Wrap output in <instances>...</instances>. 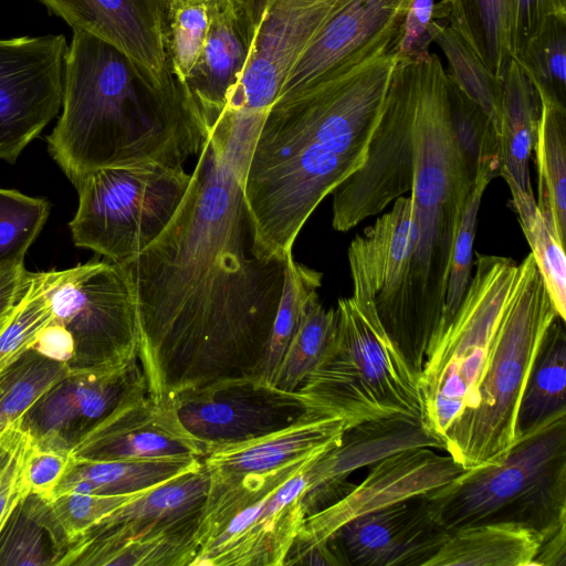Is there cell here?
Wrapping results in <instances>:
<instances>
[{
	"label": "cell",
	"mask_w": 566,
	"mask_h": 566,
	"mask_svg": "<svg viewBox=\"0 0 566 566\" xmlns=\"http://www.w3.org/2000/svg\"><path fill=\"white\" fill-rule=\"evenodd\" d=\"M448 103L459 148L473 178L480 171L492 179L499 177L502 169L500 134L489 116L449 77Z\"/></svg>",
	"instance_id": "cell-36"
},
{
	"label": "cell",
	"mask_w": 566,
	"mask_h": 566,
	"mask_svg": "<svg viewBox=\"0 0 566 566\" xmlns=\"http://www.w3.org/2000/svg\"><path fill=\"white\" fill-rule=\"evenodd\" d=\"M537 93V92H536ZM539 117L533 150L537 206L562 241L566 238V104L537 93Z\"/></svg>",
	"instance_id": "cell-29"
},
{
	"label": "cell",
	"mask_w": 566,
	"mask_h": 566,
	"mask_svg": "<svg viewBox=\"0 0 566 566\" xmlns=\"http://www.w3.org/2000/svg\"><path fill=\"white\" fill-rule=\"evenodd\" d=\"M520 264V280L502 316L476 405L444 436V451L464 470L497 462L515 443L524 389L558 317L532 253Z\"/></svg>",
	"instance_id": "cell-6"
},
{
	"label": "cell",
	"mask_w": 566,
	"mask_h": 566,
	"mask_svg": "<svg viewBox=\"0 0 566 566\" xmlns=\"http://www.w3.org/2000/svg\"><path fill=\"white\" fill-rule=\"evenodd\" d=\"M63 34L0 40V159L14 164L62 107Z\"/></svg>",
	"instance_id": "cell-14"
},
{
	"label": "cell",
	"mask_w": 566,
	"mask_h": 566,
	"mask_svg": "<svg viewBox=\"0 0 566 566\" xmlns=\"http://www.w3.org/2000/svg\"><path fill=\"white\" fill-rule=\"evenodd\" d=\"M448 535L420 495L352 520L327 543L343 566H426Z\"/></svg>",
	"instance_id": "cell-19"
},
{
	"label": "cell",
	"mask_w": 566,
	"mask_h": 566,
	"mask_svg": "<svg viewBox=\"0 0 566 566\" xmlns=\"http://www.w3.org/2000/svg\"><path fill=\"white\" fill-rule=\"evenodd\" d=\"M501 177L510 188L511 202L556 314L566 321L565 242L542 214L534 193L521 189L510 176Z\"/></svg>",
	"instance_id": "cell-31"
},
{
	"label": "cell",
	"mask_w": 566,
	"mask_h": 566,
	"mask_svg": "<svg viewBox=\"0 0 566 566\" xmlns=\"http://www.w3.org/2000/svg\"><path fill=\"white\" fill-rule=\"evenodd\" d=\"M261 118L224 111L163 232L124 265L138 314L147 395L189 392L253 377L281 301L285 260L252 253L243 177Z\"/></svg>",
	"instance_id": "cell-1"
},
{
	"label": "cell",
	"mask_w": 566,
	"mask_h": 566,
	"mask_svg": "<svg viewBox=\"0 0 566 566\" xmlns=\"http://www.w3.org/2000/svg\"><path fill=\"white\" fill-rule=\"evenodd\" d=\"M433 42L442 50L448 77L489 116L500 134L504 82L494 76L448 23L438 24Z\"/></svg>",
	"instance_id": "cell-37"
},
{
	"label": "cell",
	"mask_w": 566,
	"mask_h": 566,
	"mask_svg": "<svg viewBox=\"0 0 566 566\" xmlns=\"http://www.w3.org/2000/svg\"><path fill=\"white\" fill-rule=\"evenodd\" d=\"M69 371L65 363L25 352L0 375V431L20 419L32 403Z\"/></svg>",
	"instance_id": "cell-38"
},
{
	"label": "cell",
	"mask_w": 566,
	"mask_h": 566,
	"mask_svg": "<svg viewBox=\"0 0 566 566\" xmlns=\"http://www.w3.org/2000/svg\"><path fill=\"white\" fill-rule=\"evenodd\" d=\"M416 447L444 450L443 443L420 420L388 418L345 430L340 441L321 454L310 468V480L303 496L306 515L346 495L355 485L348 478L357 469Z\"/></svg>",
	"instance_id": "cell-23"
},
{
	"label": "cell",
	"mask_w": 566,
	"mask_h": 566,
	"mask_svg": "<svg viewBox=\"0 0 566 566\" xmlns=\"http://www.w3.org/2000/svg\"><path fill=\"white\" fill-rule=\"evenodd\" d=\"M566 527L542 542L533 566L566 565Z\"/></svg>",
	"instance_id": "cell-51"
},
{
	"label": "cell",
	"mask_w": 566,
	"mask_h": 566,
	"mask_svg": "<svg viewBox=\"0 0 566 566\" xmlns=\"http://www.w3.org/2000/svg\"><path fill=\"white\" fill-rule=\"evenodd\" d=\"M166 45L174 75L184 83L199 57L210 24L209 2L168 4Z\"/></svg>",
	"instance_id": "cell-44"
},
{
	"label": "cell",
	"mask_w": 566,
	"mask_h": 566,
	"mask_svg": "<svg viewBox=\"0 0 566 566\" xmlns=\"http://www.w3.org/2000/svg\"><path fill=\"white\" fill-rule=\"evenodd\" d=\"M412 242L411 199L401 196L348 247L352 298L363 312L377 314L382 327L395 308Z\"/></svg>",
	"instance_id": "cell-22"
},
{
	"label": "cell",
	"mask_w": 566,
	"mask_h": 566,
	"mask_svg": "<svg viewBox=\"0 0 566 566\" xmlns=\"http://www.w3.org/2000/svg\"><path fill=\"white\" fill-rule=\"evenodd\" d=\"M50 209L45 199L0 188V266L24 263V256L42 231Z\"/></svg>",
	"instance_id": "cell-41"
},
{
	"label": "cell",
	"mask_w": 566,
	"mask_h": 566,
	"mask_svg": "<svg viewBox=\"0 0 566 566\" xmlns=\"http://www.w3.org/2000/svg\"><path fill=\"white\" fill-rule=\"evenodd\" d=\"M410 1L346 0L306 48L277 97L391 54Z\"/></svg>",
	"instance_id": "cell-16"
},
{
	"label": "cell",
	"mask_w": 566,
	"mask_h": 566,
	"mask_svg": "<svg viewBox=\"0 0 566 566\" xmlns=\"http://www.w3.org/2000/svg\"><path fill=\"white\" fill-rule=\"evenodd\" d=\"M491 180L485 172H478L465 202L452 250L443 311L436 331L452 318L470 284L478 213L482 196Z\"/></svg>",
	"instance_id": "cell-43"
},
{
	"label": "cell",
	"mask_w": 566,
	"mask_h": 566,
	"mask_svg": "<svg viewBox=\"0 0 566 566\" xmlns=\"http://www.w3.org/2000/svg\"><path fill=\"white\" fill-rule=\"evenodd\" d=\"M174 407L184 427L201 444L205 455L218 447L287 427L308 412L297 391L263 386L253 377L186 394Z\"/></svg>",
	"instance_id": "cell-17"
},
{
	"label": "cell",
	"mask_w": 566,
	"mask_h": 566,
	"mask_svg": "<svg viewBox=\"0 0 566 566\" xmlns=\"http://www.w3.org/2000/svg\"><path fill=\"white\" fill-rule=\"evenodd\" d=\"M566 15V0H507L506 29L511 57H516L552 15Z\"/></svg>",
	"instance_id": "cell-47"
},
{
	"label": "cell",
	"mask_w": 566,
	"mask_h": 566,
	"mask_svg": "<svg viewBox=\"0 0 566 566\" xmlns=\"http://www.w3.org/2000/svg\"><path fill=\"white\" fill-rule=\"evenodd\" d=\"M139 493L107 495L65 492L59 494L48 501L49 526L56 542L66 552L101 518Z\"/></svg>",
	"instance_id": "cell-42"
},
{
	"label": "cell",
	"mask_w": 566,
	"mask_h": 566,
	"mask_svg": "<svg viewBox=\"0 0 566 566\" xmlns=\"http://www.w3.org/2000/svg\"><path fill=\"white\" fill-rule=\"evenodd\" d=\"M168 4L171 3H187V2H212L216 0H166Z\"/></svg>",
	"instance_id": "cell-52"
},
{
	"label": "cell",
	"mask_w": 566,
	"mask_h": 566,
	"mask_svg": "<svg viewBox=\"0 0 566 566\" xmlns=\"http://www.w3.org/2000/svg\"><path fill=\"white\" fill-rule=\"evenodd\" d=\"M448 0H411L391 52L396 62L429 56L437 27L441 22L448 23Z\"/></svg>",
	"instance_id": "cell-46"
},
{
	"label": "cell",
	"mask_w": 566,
	"mask_h": 566,
	"mask_svg": "<svg viewBox=\"0 0 566 566\" xmlns=\"http://www.w3.org/2000/svg\"><path fill=\"white\" fill-rule=\"evenodd\" d=\"M328 449L265 473L209 481L191 566H282L307 516L310 468Z\"/></svg>",
	"instance_id": "cell-9"
},
{
	"label": "cell",
	"mask_w": 566,
	"mask_h": 566,
	"mask_svg": "<svg viewBox=\"0 0 566 566\" xmlns=\"http://www.w3.org/2000/svg\"><path fill=\"white\" fill-rule=\"evenodd\" d=\"M537 93L566 104V15H552L514 57Z\"/></svg>",
	"instance_id": "cell-39"
},
{
	"label": "cell",
	"mask_w": 566,
	"mask_h": 566,
	"mask_svg": "<svg viewBox=\"0 0 566 566\" xmlns=\"http://www.w3.org/2000/svg\"><path fill=\"white\" fill-rule=\"evenodd\" d=\"M48 501L24 496L0 531V565H59L64 549L56 542L46 518Z\"/></svg>",
	"instance_id": "cell-33"
},
{
	"label": "cell",
	"mask_w": 566,
	"mask_h": 566,
	"mask_svg": "<svg viewBox=\"0 0 566 566\" xmlns=\"http://www.w3.org/2000/svg\"><path fill=\"white\" fill-rule=\"evenodd\" d=\"M337 329L336 308L326 310L313 295L306 303L297 329L279 367L275 387L294 392L322 360Z\"/></svg>",
	"instance_id": "cell-35"
},
{
	"label": "cell",
	"mask_w": 566,
	"mask_h": 566,
	"mask_svg": "<svg viewBox=\"0 0 566 566\" xmlns=\"http://www.w3.org/2000/svg\"><path fill=\"white\" fill-rule=\"evenodd\" d=\"M190 179L182 166L157 163L87 172L74 185L78 206L69 223L74 244L127 263L163 232Z\"/></svg>",
	"instance_id": "cell-11"
},
{
	"label": "cell",
	"mask_w": 566,
	"mask_h": 566,
	"mask_svg": "<svg viewBox=\"0 0 566 566\" xmlns=\"http://www.w3.org/2000/svg\"><path fill=\"white\" fill-rule=\"evenodd\" d=\"M345 430L338 418L307 412L276 431L218 447L201 461L210 482L265 473L337 444Z\"/></svg>",
	"instance_id": "cell-24"
},
{
	"label": "cell",
	"mask_w": 566,
	"mask_h": 566,
	"mask_svg": "<svg viewBox=\"0 0 566 566\" xmlns=\"http://www.w3.org/2000/svg\"><path fill=\"white\" fill-rule=\"evenodd\" d=\"M52 310L38 272L27 270L14 307L0 318V375L32 348Z\"/></svg>",
	"instance_id": "cell-40"
},
{
	"label": "cell",
	"mask_w": 566,
	"mask_h": 566,
	"mask_svg": "<svg viewBox=\"0 0 566 566\" xmlns=\"http://www.w3.org/2000/svg\"><path fill=\"white\" fill-rule=\"evenodd\" d=\"M503 82L500 177L510 176L521 189L533 192L528 164L537 130L539 98L514 59L510 61Z\"/></svg>",
	"instance_id": "cell-28"
},
{
	"label": "cell",
	"mask_w": 566,
	"mask_h": 566,
	"mask_svg": "<svg viewBox=\"0 0 566 566\" xmlns=\"http://www.w3.org/2000/svg\"><path fill=\"white\" fill-rule=\"evenodd\" d=\"M209 489L202 461L140 492L70 546L60 566H191Z\"/></svg>",
	"instance_id": "cell-10"
},
{
	"label": "cell",
	"mask_w": 566,
	"mask_h": 566,
	"mask_svg": "<svg viewBox=\"0 0 566 566\" xmlns=\"http://www.w3.org/2000/svg\"><path fill=\"white\" fill-rule=\"evenodd\" d=\"M72 30L95 35L127 54L158 82L169 81L166 0H39Z\"/></svg>",
	"instance_id": "cell-21"
},
{
	"label": "cell",
	"mask_w": 566,
	"mask_h": 566,
	"mask_svg": "<svg viewBox=\"0 0 566 566\" xmlns=\"http://www.w3.org/2000/svg\"><path fill=\"white\" fill-rule=\"evenodd\" d=\"M345 1L235 0L249 52L226 108L264 117L306 48Z\"/></svg>",
	"instance_id": "cell-13"
},
{
	"label": "cell",
	"mask_w": 566,
	"mask_h": 566,
	"mask_svg": "<svg viewBox=\"0 0 566 566\" xmlns=\"http://www.w3.org/2000/svg\"><path fill=\"white\" fill-rule=\"evenodd\" d=\"M507 0H448V23L484 66L503 80L512 60L506 29Z\"/></svg>",
	"instance_id": "cell-32"
},
{
	"label": "cell",
	"mask_w": 566,
	"mask_h": 566,
	"mask_svg": "<svg viewBox=\"0 0 566 566\" xmlns=\"http://www.w3.org/2000/svg\"><path fill=\"white\" fill-rule=\"evenodd\" d=\"M474 274L449 323L437 329L418 376L422 426L444 446L447 430L476 405L502 316L517 286L521 264L476 254Z\"/></svg>",
	"instance_id": "cell-8"
},
{
	"label": "cell",
	"mask_w": 566,
	"mask_h": 566,
	"mask_svg": "<svg viewBox=\"0 0 566 566\" xmlns=\"http://www.w3.org/2000/svg\"><path fill=\"white\" fill-rule=\"evenodd\" d=\"M71 453L74 459L88 461L205 455L175 407L154 401L146 389L125 397L78 440Z\"/></svg>",
	"instance_id": "cell-20"
},
{
	"label": "cell",
	"mask_w": 566,
	"mask_h": 566,
	"mask_svg": "<svg viewBox=\"0 0 566 566\" xmlns=\"http://www.w3.org/2000/svg\"><path fill=\"white\" fill-rule=\"evenodd\" d=\"M337 329L322 360L296 390L308 412L345 429L388 418L421 421L418 376L384 329L350 297L337 303Z\"/></svg>",
	"instance_id": "cell-7"
},
{
	"label": "cell",
	"mask_w": 566,
	"mask_h": 566,
	"mask_svg": "<svg viewBox=\"0 0 566 566\" xmlns=\"http://www.w3.org/2000/svg\"><path fill=\"white\" fill-rule=\"evenodd\" d=\"M396 64L386 54L279 96L254 139L243 198L260 261L285 260L321 201L366 160Z\"/></svg>",
	"instance_id": "cell-3"
},
{
	"label": "cell",
	"mask_w": 566,
	"mask_h": 566,
	"mask_svg": "<svg viewBox=\"0 0 566 566\" xmlns=\"http://www.w3.org/2000/svg\"><path fill=\"white\" fill-rule=\"evenodd\" d=\"M53 316L71 333L69 370L109 368L138 360V314L127 269L92 260L38 272Z\"/></svg>",
	"instance_id": "cell-12"
},
{
	"label": "cell",
	"mask_w": 566,
	"mask_h": 566,
	"mask_svg": "<svg viewBox=\"0 0 566 566\" xmlns=\"http://www.w3.org/2000/svg\"><path fill=\"white\" fill-rule=\"evenodd\" d=\"M323 274L286 258L284 285L279 308L264 356L253 378L263 386L275 387V379L284 354L297 329L307 301L317 294Z\"/></svg>",
	"instance_id": "cell-34"
},
{
	"label": "cell",
	"mask_w": 566,
	"mask_h": 566,
	"mask_svg": "<svg viewBox=\"0 0 566 566\" xmlns=\"http://www.w3.org/2000/svg\"><path fill=\"white\" fill-rule=\"evenodd\" d=\"M25 272L24 263H8L0 266V318L17 304Z\"/></svg>",
	"instance_id": "cell-50"
},
{
	"label": "cell",
	"mask_w": 566,
	"mask_h": 566,
	"mask_svg": "<svg viewBox=\"0 0 566 566\" xmlns=\"http://www.w3.org/2000/svg\"><path fill=\"white\" fill-rule=\"evenodd\" d=\"M542 541L514 523L465 526L450 533L426 566H533Z\"/></svg>",
	"instance_id": "cell-26"
},
{
	"label": "cell",
	"mask_w": 566,
	"mask_h": 566,
	"mask_svg": "<svg viewBox=\"0 0 566 566\" xmlns=\"http://www.w3.org/2000/svg\"><path fill=\"white\" fill-rule=\"evenodd\" d=\"M423 499L449 534L514 523L549 538L566 527V411L521 433L497 462L464 470Z\"/></svg>",
	"instance_id": "cell-5"
},
{
	"label": "cell",
	"mask_w": 566,
	"mask_h": 566,
	"mask_svg": "<svg viewBox=\"0 0 566 566\" xmlns=\"http://www.w3.org/2000/svg\"><path fill=\"white\" fill-rule=\"evenodd\" d=\"M451 455L416 447L395 452L370 465L365 480L333 504L306 516L283 565L328 538L364 514L424 495L461 474Z\"/></svg>",
	"instance_id": "cell-15"
},
{
	"label": "cell",
	"mask_w": 566,
	"mask_h": 566,
	"mask_svg": "<svg viewBox=\"0 0 566 566\" xmlns=\"http://www.w3.org/2000/svg\"><path fill=\"white\" fill-rule=\"evenodd\" d=\"M72 461L71 450L40 446L32 440L25 461L28 493L51 501Z\"/></svg>",
	"instance_id": "cell-48"
},
{
	"label": "cell",
	"mask_w": 566,
	"mask_h": 566,
	"mask_svg": "<svg viewBox=\"0 0 566 566\" xmlns=\"http://www.w3.org/2000/svg\"><path fill=\"white\" fill-rule=\"evenodd\" d=\"M32 443L21 418L0 431V531L18 503L27 496L25 461Z\"/></svg>",
	"instance_id": "cell-45"
},
{
	"label": "cell",
	"mask_w": 566,
	"mask_h": 566,
	"mask_svg": "<svg viewBox=\"0 0 566 566\" xmlns=\"http://www.w3.org/2000/svg\"><path fill=\"white\" fill-rule=\"evenodd\" d=\"M146 389L138 360L123 366L69 370L21 417L32 440L72 450L125 397Z\"/></svg>",
	"instance_id": "cell-18"
},
{
	"label": "cell",
	"mask_w": 566,
	"mask_h": 566,
	"mask_svg": "<svg viewBox=\"0 0 566 566\" xmlns=\"http://www.w3.org/2000/svg\"><path fill=\"white\" fill-rule=\"evenodd\" d=\"M200 462L201 459L196 457L113 461H88L73 458L54 496L65 492L107 495L136 494L161 484L195 468Z\"/></svg>",
	"instance_id": "cell-27"
},
{
	"label": "cell",
	"mask_w": 566,
	"mask_h": 566,
	"mask_svg": "<svg viewBox=\"0 0 566 566\" xmlns=\"http://www.w3.org/2000/svg\"><path fill=\"white\" fill-rule=\"evenodd\" d=\"M62 114L48 150L74 186L98 168L182 166L210 134L184 84L158 82L113 44L73 30L64 65Z\"/></svg>",
	"instance_id": "cell-4"
},
{
	"label": "cell",
	"mask_w": 566,
	"mask_h": 566,
	"mask_svg": "<svg viewBox=\"0 0 566 566\" xmlns=\"http://www.w3.org/2000/svg\"><path fill=\"white\" fill-rule=\"evenodd\" d=\"M565 321L552 323L524 389L516 421L517 437L553 415L566 411Z\"/></svg>",
	"instance_id": "cell-30"
},
{
	"label": "cell",
	"mask_w": 566,
	"mask_h": 566,
	"mask_svg": "<svg viewBox=\"0 0 566 566\" xmlns=\"http://www.w3.org/2000/svg\"><path fill=\"white\" fill-rule=\"evenodd\" d=\"M31 349L67 365L74 355V339L70 331L52 313L49 322L36 334Z\"/></svg>",
	"instance_id": "cell-49"
},
{
	"label": "cell",
	"mask_w": 566,
	"mask_h": 566,
	"mask_svg": "<svg viewBox=\"0 0 566 566\" xmlns=\"http://www.w3.org/2000/svg\"><path fill=\"white\" fill-rule=\"evenodd\" d=\"M473 182L452 128L439 56L396 62L366 160L332 192V224L346 232L410 192L412 252L384 329L416 375L443 311Z\"/></svg>",
	"instance_id": "cell-2"
},
{
	"label": "cell",
	"mask_w": 566,
	"mask_h": 566,
	"mask_svg": "<svg viewBox=\"0 0 566 566\" xmlns=\"http://www.w3.org/2000/svg\"><path fill=\"white\" fill-rule=\"evenodd\" d=\"M209 6L205 45L182 84L211 132L237 88L249 48L235 0H216Z\"/></svg>",
	"instance_id": "cell-25"
}]
</instances>
